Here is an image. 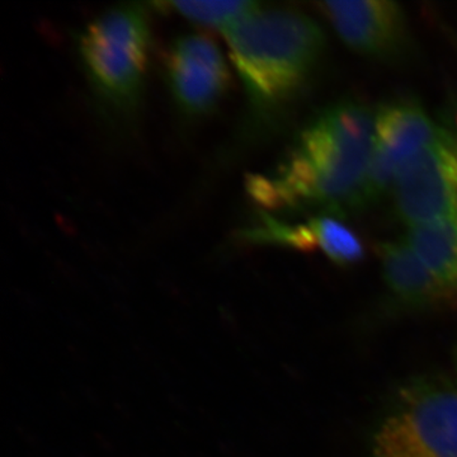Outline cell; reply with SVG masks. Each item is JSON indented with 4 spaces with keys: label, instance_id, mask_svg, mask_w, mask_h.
Returning a JSON list of instances; mask_svg holds the SVG:
<instances>
[{
    "label": "cell",
    "instance_id": "1",
    "mask_svg": "<svg viewBox=\"0 0 457 457\" xmlns=\"http://www.w3.org/2000/svg\"><path fill=\"white\" fill-rule=\"evenodd\" d=\"M375 119L356 101L337 102L300 132L285 161L248 182L253 200L272 212L319 209L338 213L363 207Z\"/></svg>",
    "mask_w": 457,
    "mask_h": 457
},
{
    "label": "cell",
    "instance_id": "2",
    "mask_svg": "<svg viewBox=\"0 0 457 457\" xmlns=\"http://www.w3.org/2000/svg\"><path fill=\"white\" fill-rule=\"evenodd\" d=\"M254 116L285 106L323 55L326 37L314 20L284 8H262L222 29Z\"/></svg>",
    "mask_w": 457,
    "mask_h": 457
},
{
    "label": "cell",
    "instance_id": "3",
    "mask_svg": "<svg viewBox=\"0 0 457 457\" xmlns=\"http://www.w3.org/2000/svg\"><path fill=\"white\" fill-rule=\"evenodd\" d=\"M78 47L99 99L113 112H134L149 62V18L144 5L126 3L107 9L86 26Z\"/></svg>",
    "mask_w": 457,
    "mask_h": 457
},
{
    "label": "cell",
    "instance_id": "4",
    "mask_svg": "<svg viewBox=\"0 0 457 457\" xmlns=\"http://www.w3.org/2000/svg\"><path fill=\"white\" fill-rule=\"evenodd\" d=\"M371 457H457V380L427 375L403 385L375 428Z\"/></svg>",
    "mask_w": 457,
    "mask_h": 457
},
{
    "label": "cell",
    "instance_id": "5",
    "mask_svg": "<svg viewBox=\"0 0 457 457\" xmlns=\"http://www.w3.org/2000/svg\"><path fill=\"white\" fill-rule=\"evenodd\" d=\"M396 215L409 228L457 215V130L437 135L400 171L393 186Z\"/></svg>",
    "mask_w": 457,
    "mask_h": 457
},
{
    "label": "cell",
    "instance_id": "6",
    "mask_svg": "<svg viewBox=\"0 0 457 457\" xmlns=\"http://www.w3.org/2000/svg\"><path fill=\"white\" fill-rule=\"evenodd\" d=\"M438 126L417 102L384 104L375 116L374 149L363 207L384 196L405 167L437 135Z\"/></svg>",
    "mask_w": 457,
    "mask_h": 457
},
{
    "label": "cell",
    "instance_id": "7",
    "mask_svg": "<svg viewBox=\"0 0 457 457\" xmlns=\"http://www.w3.org/2000/svg\"><path fill=\"white\" fill-rule=\"evenodd\" d=\"M167 79L180 112L197 117L212 111L220 101L230 74L215 42L203 35L188 33L171 45Z\"/></svg>",
    "mask_w": 457,
    "mask_h": 457
},
{
    "label": "cell",
    "instance_id": "8",
    "mask_svg": "<svg viewBox=\"0 0 457 457\" xmlns=\"http://www.w3.org/2000/svg\"><path fill=\"white\" fill-rule=\"evenodd\" d=\"M318 7L351 49L368 56L395 55L407 37V21L398 3L387 0L323 2Z\"/></svg>",
    "mask_w": 457,
    "mask_h": 457
},
{
    "label": "cell",
    "instance_id": "9",
    "mask_svg": "<svg viewBox=\"0 0 457 457\" xmlns=\"http://www.w3.org/2000/svg\"><path fill=\"white\" fill-rule=\"evenodd\" d=\"M261 224L249 234L257 242L275 243L302 251L318 249L339 266L359 263L365 255L360 237L336 216H319L295 225L264 216Z\"/></svg>",
    "mask_w": 457,
    "mask_h": 457
},
{
    "label": "cell",
    "instance_id": "10",
    "mask_svg": "<svg viewBox=\"0 0 457 457\" xmlns=\"http://www.w3.org/2000/svg\"><path fill=\"white\" fill-rule=\"evenodd\" d=\"M385 282L396 303L411 309L457 305V294L428 270L405 240L378 246Z\"/></svg>",
    "mask_w": 457,
    "mask_h": 457
},
{
    "label": "cell",
    "instance_id": "11",
    "mask_svg": "<svg viewBox=\"0 0 457 457\" xmlns=\"http://www.w3.org/2000/svg\"><path fill=\"white\" fill-rule=\"evenodd\" d=\"M404 240L433 275L457 294V215L409 228Z\"/></svg>",
    "mask_w": 457,
    "mask_h": 457
},
{
    "label": "cell",
    "instance_id": "12",
    "mask_svg": "<svg viewBox=\"0 0 457 457\" xmlns=\"http://www.w3.org/2000/svg\"><path fill=\"white\" fill-rule=\"evenodd\" d=\"M168 7L180 16L201 23L218 27L221 31L260 7L261 3L249 2H170Z\"/></svg>",
    "mask_w": 457,
    "mask_h": 457
},
{
    "label": "cell",
    "instance_id": "13",
    "mask_svg": "<svg viewBox=\"0 0 457 457\" xmlns=\"http://www.w3.org/2000/svg\"><path fill=\"white\" fill-rule=\"evenodd\" d=\"M455 363H456V370H457V350H456V354H455Z\"/></svg>",
    "mask_w": 457,
    "mask_h": 457
}]
</instances>
